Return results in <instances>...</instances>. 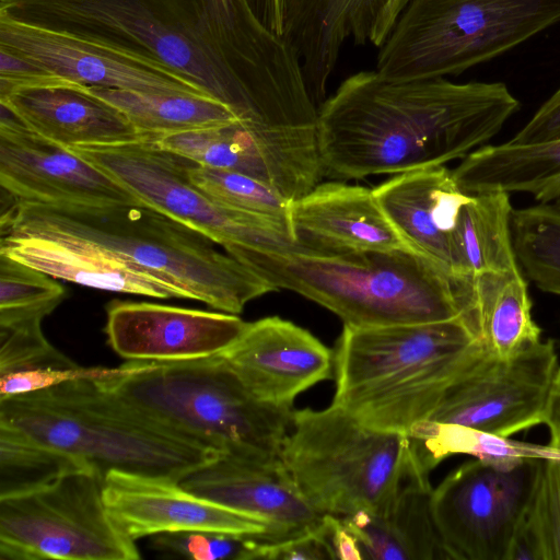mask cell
Listing matches in <instances>:
<instances>
[{"label": "cell", "instance_id": "cell-7", "mask_svg": "<svg viewBox=\"0 0 560 560\" xmlns=\"http://www.w3.org/2000/svg\"><path fill=\"white\" fill-rule=\"evenodd\" d=\"M560 22V0H410L380 49L393 81L457 75Z\"/></svg>", "mask_w": 560, "mask_h": 560}, {"label": "cell", "instance_id": "cell-46", "mask_svg": "<svg viewBox=\"0 0 560 560\" xmlns=\"http://www.w3.org/2000/svg\"><path fill=\"white\" fill-rule=\"evenodd\" d=\"M256 18L269 31L282 36L285 0H247Z\"/></svg>", "mask_w": 560, "mask_h": 560}, {"label": "cell", "instance_id": "cell-2", "mask_svg": "<svg viewBox=\"0 0 560 560\" xmlns=\"http://www.w3.org/2000/svg\"><path fill=\"white\" fill-rule=\"evenodd\" d=\"M1 234L72 238L103 247L197 300L230 314L278 289L206 235L143 202L57 205L13 199Z\"/></svg>", "mask_w": 560, "mask_h": 560}, {"label": "cell", "instance_id": "cell-13", "mask_svg": "<svg viewBox=\"0 0 560 560\" xmlns=\"http://www.w3.org/2000/svg\"><path fill=\"white\" fill-rule=\"evenodd\" d=\"M542 458H475L433 489L434 524L447 559L510 560Z\"/></svg>", "mask_w": 560, "mask_h": 560}, {"label": "cell", "instance_id": "cell-6", "mask_svg": "<svg viewBox=\"0 0 560 560\" xmlns=\"http://www.w3.org/2000/svg\"><path fill=\"white\" fill-rule=\"evenodd\" d=\"M104 389L153 421L221 453L280 458L292 408L259 400L222 357L128 361Z\"/></svg>", "mask_w": 560, "mask_h": 560}, {"label": "cell", "instance_id": "cell-12", "mask_svg": "<svg viewBox=\"0 0 560 560\" xmlns=\"http://www.w3.org/2000/svg\"><path fill=\"white\" fill-rule=\"evenodd\" d=\"M113 177L141 202L206 235L232 256L247 247L298 244L262 218L229 208L190 182V161L152 141L69 148Z\"/></svg>", "mask_w": 560, "mask_h": 560}, {"label": "cell", "instance_id": "cell-36", "mask_svg": "<svg viewBox=\"0 0 560 560\" xmlns=\"http://www.w3.org/2000/svg\"><path fill=\"white\" fill-rule=\"evenodd\" d=\"M78 469L86 468L62 453L0 429V498L34 490Z\"/></svg>", "mask_w": 560, "mask_h": 560}, {"label": "cell", "instance_id": "cell-44", "mask_svg": "<svg viewBox=\"0 0 560 560\" xmlns=\"http://www.w3.org/2000/svg\"><path fill=\"white\" fill-rule=\"evenodd\" d=\"M330 542L335 559H362V553L355 536L348 529L342 518L335 515H331Z\"/></svg>", "mask_w": 560, "mask_h": 560}, {"label": "cell", "instance_id": "cell-29", "mask_svg": "<svg viewBox=\"0 0 560 560\" xmlns=\"http://www.w3.org/2000/svg\"><path fill=\"white\" fill-rule=\"evenodd\" d=\"M524 276L517 268L482 272L470 280V313L479 340L501 358L511 357L541 340Z\"/></svg>", "mask_w": 560, "mask_h": 560}, {"label": "cell", "instance_id": "cell-3", "mask_svg": "<svg viewBox=\"0 0 560 560\" xmlns=\"http://www.w3.org/2000/svg\"><path fill=\"white\" fill-rule=\"evenodd\" d=\"M266 281L335 313L345 325L374 327L469 316L471 284L409 249L317 253L299 244L248 247L235 257Z\"/></svg>", "mask_w": 560, "mask_h": 560}, {"label": "cell", "instance_id": "cell-33", "mask_svg": "<svg viewBox=\"0 0 560 560\" xmlns=\"http://www.w3.org/2000/svg\"><path fill=\"white\" fill-rule=\"evenodd\" d=\"M511 226L525 276L539 290L560 296V210L542 203L513 209Z\"/></svg>", "mask_w": 560, "mask_h": 560}, {"label": "cell", "instance_id": "cell-38", "mask_svg": "<svg viewBox=\"0 0 560 560\" xmlns=\"http://www.w3.org/2000/svg\"><path fill=\"white\" fill-rule=\"evenodd\" d=\"M39 316L0 322V375L73 362L45 338Z\"/></svg>", "mask_w": 560, "mask_h": 560}, {"label": "cell", "instance_id": "cell-35", "mask_svg": "<svg viewBox=\"0 0 560 560\" xmlns=\"http://www.w3.org/2000/svg\"><path fill=\"white\" fill-rule=\"evenodd\" d=\"M188 176L194 185L215 201L270 221L293 237L290 223L291 200L262 182L238 172L198 165L191 161Z\"/></svg>", "mask_w": 560, "mask_h": 560}, {"label": "cell", "instance_id": "cell-40", "mask_svg": "<svg viewBox=\"0 0 560 560\" xmlns=\"http://www.w3.org/2000/svg\"><path fill=\"white\" fill-rule=\"evenodd\" d=\"M118 368H83L74 362L67 365L25 369L1 374L0 399L23 395L75 378L101 380L117 372Z\"/></svg>", "mask_w": 560, "mask_h": 560}, {"label": "cell", "instance_id": "cell-37", "mask_svg": "<svg viewBox=\"0 0 560 560\" xmlns=\"http://www.w3.org/2000/svg\"><path fill=\"white\" fill-rule=\"evenodd\" d=\"M65 296L51 276L0 254V320L46 317Z\"/></svg>", "mask_w": 560, "mask_h": 560}, {"label": "cell", "instance_id": "cell-27", "mask_svg": "<svg viewBox=\"0 0 560 560\" xmlns=\"http://www.w3.org/2000/svg\"><path fill=\"white\" fill-rule=\"evenodd\" d=\"M0 254L81 285L154 299H187L178 288L95 244L34 235L1 234Z\"/></svg>", "mask_w": 560, "mask_h": 560}, {"label": "cell", "instance_id": "cell-4", "mask_svg": "<svg viewBox=\"0 0 560 560\" xmlns=\"http://www.w3.org/2000/svg\"><path fill=\"white\" fill-rule=\"evenodd\" d=\"M485 346L467 315L374 327L345 325L334 358L332 405L360 423L408 435Z\"/></svg>", "mask_w": 560, "mask_h": 560}, {"label": "cell", "instance_id": "cell-19", "mask_svg": "<svg viewBox=\"0 0 560 560\" xmlns=\"http://www.w3.org/2000/svg\"><path fill=\"white\" fill-rule=\"evenodd\" d=\"M106 335L128 361H187L223 352L248 323L235 314L149 302L112 301Z\"/></svg>", "mask_w": 560, "mask_h": 560}, {"label": "cell", "instance_id": "cell-5", "mask_svg": "<svg viewBox=\"0 0 560 560\" xmlns=\"http://www.w3.org/2000/svg\"><path fill=\"white\" fill-rule=\"evenodd\" d=\"M0 429L103 478L120 470L179 482L221 454L140 413L92 378L0 399Z\"/></svg>", "mask_w": 560, "mask_h": 560}, {"label": "cell", "instance_id": "cell-16", "mask_svg": "<svg viewBox=\"0 0 560 560\" xmlns=\"http://www.w3.org/2000/svg\"><path fill=\"white\" fill-rule=\"evenodd\" d=\"M0 107V184L13 199L85 206L141 203L101 168Z\"/></svg>", "mask_w": 560, "mask_h": 560}, {"label": "cell", "instance_id": "cell-15", "mask_svg": "<svg viewBox=\"0 0 560 560\" xmlns=\"http://www.w3.org/2000/svg\"><path fill=\"white\" fill-rule=\"evenodd\" d=\"M152 142L198 165L250 176L291 201L306 195L325 176L316 137L242 120L164 135Z\"/></svg>", "mask_w": 560, "mask_h": 560}, {"label": "cell", "instance_id": "cell-1", "mask_svg": "<svg viewBox=\"0 0 560 560\" xmlns=\"http://www.w3.org/2000/svg\"><path fill=\"white\" fill-rule=\"evenodd\" d=\"M518 109L502 82L393 81L360 71L318 107L324 175L359 179L463 160Z\"/></svg>", "mask_w": 560, "mask_h": 560}, {"label": "cell", "instance_id": "cell-10", "mask_svg": "<svg viewBox=\"0 0 560 560\" xmlns=\"http://www.w3.org/2000/svg\"><path fill=\"white\" fill-rule=\"evenodd\" d=\"M184 25L233 78L258 124L317 133L318 107L285 40L256 18L247 0H171Z\"/></svg>", "mask_w": 560, "mask_h": 560}, {"label": "cell", "instance_id": "cell-32", "mask_svg": "<svg viewBox=\"0 0 560 560\" xmlns=\"http://www.w3.org/2000/svg\"><path fill=\"white\" fill-rule=\"evenodd\" d=\"M408 436L431 469L444 458L456 454L472 455L491 462L522 457L545 458L553 454L547 445H524L505 438L429 419L412 425Z\"/></svg>", "mask_w": 560, "mask_h": 560}, {"label": "cell", "instance_id": "cell-41", "mask_svg": "<svg viewBox=\"0 0 560 560\" xmlns=\"http://www.w3.org/2000/svg\"><path fill=\"white\" fill-rule=\"evenodd\" d=\"M331 515L325 514L323 522L315 528L279 540L255 537L254 559H335L330 542Z\"/></svg>", "mask_w": 560, "mask_h": 560}, {"label": "cell", "instance_id": "cell-45", "mask_svg": "<svg viewBox=\"0 0 560 560\" xmlns=\"http://www.w3.org/2000/svg\"><path fill=\"white\" fill-rule=\"evenodd\" d=\"M542 424L548 428L549 442L547 446L560 454V369L552 382L542 418Z\"/></svg>", "mask_w": 560, "mask_h": 560}, {"label": "cell", "instance_id": "cell-39", "mask_svg": "<svg viewBox=\"0 0 560 560\" xmlns=\"http://www.w3.org/2000/svg\"><path fill=\"white\" fill-rule=\"evenodd\" d=\"M255 537L220 532L186 530L154 535L152 545L164 553L194 560H253Z\"/></svg>", "mask_w": 560, "mask_h": 560}, {"label": "cell", "instance_id": "cell-11", "mask_svg": "<svg viewBox=\"0 0 560 560\" xmlns=\"http://www.w3.org/2000/svg\"><path fill=\"white\" fill-rule=\"evenodd\" d=\"M98 474L78 469L34 490L0 498L1 560H137L112 521Z\"/></svg>", "mask_w": 560, "mask_h": 560}, {"label": "cell", "instance_id": "cell-8", "mask_svg": "<svg viewBox=\"0 0 560 560\" xmlns=\"http://www.w3.org/2000/svg\"><path fill=\"white\" fill-rule=\"evenodd\" d=\"M410 451L407 434L366 427L331 404L293 410L280 458L315 511L346 517L383 506Z\"/></svg>", "mask_w": 560, "mask_h": 560}, {"label": "cell", "instance_id": "cell-23", "mask_svg": "<svg viewBox=\"0 0 560 560\" xmlns=\"http://www.w3.org/2000/svg\"><path fill=\"white\" fill-rule=\"evenodd\" d=\"M290 223L295 242L317 253L411 250L362 186L319 183L291 201Z\"/></svg>", "mask_w": 560, "mask_h": 560}, {"label": "cell", "instance_id": "cell-18", "mask_svg": "<svg viewBox=\"0 0 560 560\" xmlns=\"http://www.w3.org/2000/svg\"><path fill=\"white\" fill-rule=\"evenodd\" d=\"M103 499L114 524L133 541L186 530L271 536L267 522L196 495L162 477L110 470L103 480Z\"/></svg>", "mask_w": 560, "mask_h": 560}, {"label": "cell", "instance_id": "cell-24", "mask_svg": "<svg viewBox=\"0 0 560 560\" xmlns=\"http://www.w3.org/2000/svg\"><path fill=\"white\" fill-rule=\"evenodd\" d=\"M390 0H285L282 38L298 57L319 107L343 43L382 47L380 27Z\"/></svg>", "mask_w": 560, "mask_h": 560}, {"label": "cell", "instance_id": "cell-26", "mask_svg": "<svg viewBox=\"0 0 560 560\" xmlns=\"http://www.w3.org/2000/svg\"><path fill=\"white\" fill-rule=\"evenodd\" d=\"M431 470L411 442L407 464L383 506L341 517L362 559H447L432 515Z\"/></svg>", "mask_w": 560, "mask_h": 560}, {"label": "cell", "instance_id": "cell-30", "mask_svg": "<svg viewBox=\"0 0 560 560\" xmlns=\"http://www.w3.org/2000/svg\"><path fill=\"white\" fill-rule=\"evenodd\" d=\"M510 195L493 191L469 195L462 206L456 244L468 280L488 271L521 268L512 235Z\"/></svg>", "mask_w": 560, "mask_h": 560}, {"label": "cell", "instance_id": "cell-34", "mask_svg": "<svg viewBox=\"0 0 560 560\" xmlns=\"http://www.w3.org/2000/svg\"><path fill=\"white\" fill-rule=\"evenodd\" d=\"M560 560V454L541 459L510 560Z\"/></svg>", "mask_w": 560, "mask_h": 560}, {"label": "cell", "instance_id": "cell-48", "mask_svg": "<svg viewBox=\"0 0 560 560\" xmlns=\"http://www.w3.org/2000/svg\"><path fill=\"white\" fill-rule=\"evenodd\" d=\"M555 208H557L558 210H560V197L553 202L551 203Z\"/></svg>", "mask_w": 560, "mask_h": 560}, {"label": "cell", "instance_id": "cell-47", "mask_svg": "<svg viewBox=\"0 0 560 560\" xmlns=\"http://www.w3.org/2000/svg\"><path fill=\"white\" fill-rule=\"evenodd\" d=\"M409 2L410 0H390L380 27V38L382 45L387 39L398 16Z\"/></svg>", "mask_w": 560, "mask_h": 560}, {"label": "cell", "instance_id": "cell-14", "mask_svg": "<svg viewBox=\"0 0 560 560\" xmlns=\"http://www.w3.org/2000/svg\"><path fill=\"white\" fill-rule=\"evenodd\" d=\"M559 369L551 340H540L508 358L485 347L448 386L429 420L510 439L542 423Z\"/></svg>", "mask_w": 560, "mask_h": 560}, {"label": "cell", "instance_id": "cell-9", "mask_svg": "<svg viewBox=\"0 0 560 560\" xmlns=\"http://www.w3.org/2000/svg\"><path fill=\"white\" fill-rule=\"evenodd\" d=\"M0 14L165 66L255 122L232 77L184 25L171 0H0Z\"/></svg>", "mask_w": 560, "mask_h": 560}, {"label": "cell", "instance_id": "cell-28", "mask_svg": "<svg viewBox=\"0 0 560 560\" xmlns=\"http://www.w3.org/2000/svg\"><path fill=\"white\" fill-rule=\"evenodd\" d=\"M452 175L467 195L525 192L551 205L560 197V138L486 144L464 158Z\"/></svg>", "mask_w": 560, "mask_h": 560}, {"label": "cell", "instance_id": "cell-20", "mask_svg": "<svg viewBox=\"0 0 560 560\" xmlns=\"http://www.w3.org/2000/svg\"><path fill=\"white\" fill-rule=\"evenodd\" d=\"M189 492L267 522L279 540L317 527L324 515L304 499L281 458L221 453L178 482Z\"/></svg>", "mask_w": 560, "mask_h": 560}, {"label": "cell", "instance_id": "cell-42", "mask_svg": "<svg viewBox=\"0 0 560 560\" xmlns=\"http://www.w3.org/2000/svg\"><path fill=\"white\" fill-rule=\"evenodd\" d=\"M66 82L71 81L61 79L39 65L0 47V91Z\"/></svg>", "mask_w": 560, "mask_h": 560}, {"label": "cell", "instance_id": "cell-43", "mask_svg": "<svg viewBox=\"0 0 560 560\" xmlns=\"http://www.w3.org/2000/svg\"><path fill=\"white\" fill-rule=\"evenodd\" d=\"M556 138H560V88L537 109L511 141L532 143Z\"/></svg>", "mask_w": 560, "mask_h": 560}, {"label": "cell", "instance_id": "cell-31", "mask_svg": "<svg viewBox=\"0 0 560 560\" xmlns=\"http://www.w3.org/2000/svg\"><path fill=\"white\" fill-rule=\"evenodd\" d=\"M120 109L149 140L182 131L240 121L223 102L191 94H149L127 90L88 86Z\"/></svg>", "mask_w": 560, "mask_h": 560}, {"label": "cell", "instance_id": "cell-22", "mask_svg": "<svg viewBox=\"0 0 560 560\" xmlns=\"http://www.w3.org/2000/svg\"><path fill=\"white\" fill-rule=\"evenodd\" d=\"M372 191L411 250L452 278L470 282L456 244L458 214L469 195L459 190L452 171L442 165L397 174Z\"/></svg>", "mask_w": 560, "mask_h": 560}, {"label": "cell", "instance_id": "cell-25", "mask_svg": "<svg viewBox=\"0 0 560 560\" xmlns=\"http://www.w3.org/2000/svg\"><path fill=\"white\" fill-rule=\"evenodd\" d=\"M0 105L66 148L149 140L120 109L74 82L0 91Z\"/></svg>", "mask_w": 560, "mask_h": 560}, {"label": "cell", "instance_id": "cell-17", "mask_svg": "<svg viewBox=\"0 0 560 560\" xmlns=\"http://www.w3.org/2000/svg\"><path fill=\"white\" fill-rule=\"evenodd\" d=\"M0 47L61 79L88 86L212 97L198 84L165 66L1 14Z\"/></svg>", "mask_w": 560, "mask_h": 560}, {"label": "cell", "instance_id": "cell-21", "mask_svg": "<svg viewBox=\"0 0 560 560\" xmlns=\"http://www.w3.org/2000/svg\"><path fill=\"white\" fill-rule=\"evenodd\" d=\"M259 400L292 408L302 392L331 376V351L308 330L278 316L248 323L219 354Z\"/></svg>", "mask_w": 560, "mask_h": 560}]
</instances>
